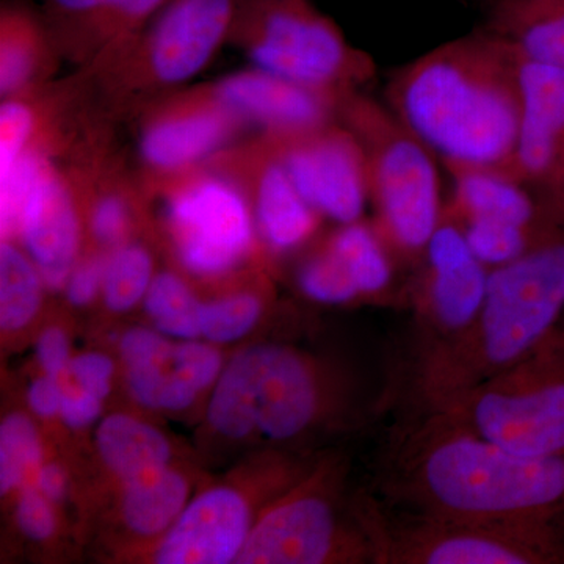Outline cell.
Returning a JSON list of instances; mask_svg holds the SVG:
<instances>
[{"instance_id":"cell-1","label":"cell","mask_w":564,"mask_h":564,"mask_svg":"<svg viewBox=\"0 0 564 564\" xmlns=\"http://www.w3.org/2000/svg\"><path fill=\"white\" fill-rule=\"evenodd\" d=\"M383 491L403 510L564 534V455H518L434 414L393 443Z\"/></svg>"},{"instance_id":"cell-2","label":"cell","mask_w":564,"mask_h":564,"mask_svg":"<svg viewBox=\"0 0 564 564\" xmlns=\"http://www.w3.org/2000/svg\"><path fill=\"white\" fill-rule=\"evenodd\" d=\"M386 101L447 169L510 170L521 124L519 57L484 28L397 69Z\"/></svg>"},{"instance_id":"cell-3","label":"cell","mask_w":564,"mask_h":564,"mask_svg":"<svg viewBox=\"0 0 564 564\" xmlns=\"http://www.w3.org/2000/svg\"><path fill=\"white\" fill-rule=\"evenodd\" d=\"M564 317V226L521 258L489 272L485 300L474 321L417 351L411 399L433 410L532 355Z\"/></svg>"},{"instance_id":"cell-4","label":"cell","mask_w":564,"mask_h":564,"mask_svg":"<svg viewBox=\"0 0 564 564\" xmlns=\"http://www.w3.org/2000/svg\"><path fill=\"white\" fill-rule=\"evenodd\" d=\"M339 120L364 151L378 231L403 261H421L444 207L436 155L388 106L350 91Z\"/></svg>"},{"instance_id":"cell-5","label":"cell","mask_w":564,"mask_h":564,"mask_svg":"<svg viewBox=\"0 0 564 564\" xmlns=\"http://www.w3.org/2000/svg\"><path fill=\"white\" fill-rule=\"evenodd\" d=\"M434 414L518 455H564V328L521 362L448 400Z\"/></svg>"},{"instance_id":"cell-6","label":"cell","mask_w":564,"mask_h":564,"mask_svg":"<svg viewBox=\"0 0 564 564\" xmlns=\"http://www.w3.org/2000/svg\"><path fill=\"white\" fill-rule=\"evenodd\" d=\"M232 35L256 68L317 90L347 95L377 74L373 58L310 0H236Z\"/></svg>"},{"instance_id":"cell-7","label":"cell","mask_w":564,"mask_h":564,"mask_svg":"<svg viewBox=\"0 0 564 564\" xmlns=\"http://www.w3.org/2000/svg\"><path fill=\"white\" fill-rule=\"evenodd\" d=\"M388 508L369 505L364 518L373 563L564 564V534Z\"/></svg>"},{"instance_id":"cell-8","label":"cell","mask_w":564,"mask_h":564,"mask_svg":"<svg viewBox=\"0 0 564 564\" xmlns=\"http://www.w3.org/2000/svg\"><path fill=\"white\" fill-rule=\"evenodd\" d=\"M2 232L20 234L44 284L61 289L77 263L80 221L66 180L40 148L0 174Z\"/></svg>"},{"instance_id":"cell-9","label":"cell","mask_w":564,"mask_h":564,"mask_svg":"<svg viewBox=\"0 0 564 564\" xmlns=\"http://www.w3.org/2000/svg\"><path fill=\"white\" fill-rule=\"evenodd\" d=\"M166 181V220L185 269L199 276L231 272L252 243L250 203L236 174L192 170Z\"/></svg>"},{"instance_id":"cell-10","label":"cell","mask_w":564,"mask_h":564,"mask_svg":"<svg viewBox=\"0 0 564 564\" xmlns=\"http://www.w3.org/2000/svg\"><path fill=\"white\" fill-rule=\"evenodd\" d=\"M296 191L318 215L361 220L369 196L366 158L355 133L337 120L293 135H267Z\"/></svg>"},{"instance_id":"cell-11","label":"cell","mask_w":564,"mask_h":564,"mask_svg":"<svg viewBox=\"0 0 564 564\" xmlns=\"http://www.w3.org/2000/svg\"><path fill=\"white\" fill-rule=\"evenodd\" d=\"M421 261L415 300L423 334L417 351L452 339L474 321L491 272L474 254L447 206Z\"/></svg>"},{"instance_id":"cell-12","label":"cell","mask_w":564,"mask_h":564,"mask_svg":"<svg viewBox=\"0 0 564 564\" xmlns=\"http://www.w3.org/2000/svg\"><path fill=\"white\" fill-rule=\"evenodd\" d=\"M345 558L373 562L366 532L340 533L336 510L322 489H300L263 516L237 563L321 564Z\"/></svg>"},{"instance_id":"cell-13","label":"cell","mask_w":564,"mask_h":564,"mask_svg":"<svg viewBox=\"0 0 564 564\" xmlns=\"http://www.w3.org/2000/svg\"><path fill=\"white\" fill-rule=\"evenodd\" d=\"M519 84L521 124L510 172L564 225V68L519 57Z\"/></svg>"},{"instance_id":"cell-14","label":"cell","mask_w":564,"mask_h":564,"mask_svg":"<svg viewBox=\"0 0 564 564\" xmlns=\"http://www.w3.org/2000/svg\"><path fill=\"white\" fill-rule=\"evenodd\" d=\"M236 0H170L147 35L131 41L144 51L148 79L172 87L202 73L231 35Z\"/></svg>"},{"instance_id":"cell-15","label":"cell","mask_w":564,"mask_h":564,"mask_svg":"<svg viewBox=\"0 0 564 564\" xmlns=\"http://www.w3.org/2000/svg\"><path fill=\"white\" fill-rule=\"evenodd\" d=\"M243 120L214 90L184 96L144 122L140 155L162 180L192 172L232 139Z\"/></svg>"},{"instance_id":"cell-16","label":"cell","mask_w":564,"mask_h":564,"mask_svg":"<svg viewBox=\"0 0 564 564\" xmlns=\"http://www.w3.org/2000/svg\"><path fill=\"white\" fill-rule=\"evenodd\" d=\"M212 90L243 121L262 126L267 135H293L339 120L345 96L282 79L259 68L231 74Z\"/></svg>"},{"instance_id":"cell-17","label":"cell","mask_w":564,"mask_h":564,"mask_svg":"<svg viewBox=\"0 0 564 564\" xmlns=\"http://www.w3.org/2000/svg\"><path fill=\"white\" fill-rule=\"evenodd\" d=\"M256 350L254 411L258 429L270 440H292L321 417V378L313 364L289 348L259 345Z\"/></svg>"},{"instance_id":"cell-18","label":"cell","mask_w":564,"mask_h":564,"mask_svg":"<svg viewBox=\"0 0 564 564\" xmlns=\"http://www.w3.org/2000/svg\"><path fill=\"white\" fill-rule=\"evenodd\" d=\"M250 534V510L232 489H212L188 505L162 541L161 564L236 562Z\"/></svg>"},{"instance_id":"cell-19","label":"cell","mask_w":564,"mask_h":564,"mask_svg":"<svg viewBox=\"0 0 564 564\" xmlns=\"http://www.w3.org/2000/svg\"><path fill=\"white\" fill-rule=\"evenodd\" d=\"M247 182L256 220L270 247L278 251L293 250L313 236L318 214L296 191L267 139L248 152Z\"/></svg>"},{"instance_id":"cell-20","label":"cell","mask_w":564,"mask_h":564,"mask_svg":"<svg viewBox=\"0 0 564 564\" xmlns=\"http://www.w3.org/2000/svg\"><path fill=\"white\" fill-rule=\"evenodd\" d=\"M447 170L454 181V193L445 206L456 220L500 221L538 229L564 226L549 215L510 170L470 166Z\"/></svg>"},{"instance_id":"cell-21","label":"cell","mask_w":564,"mask_h":564,"mask_svg":"<svg viewBox=\"0 0 564 564\" xmlns=\"http://www.w3.org/2000/svg\"><path fill=\"white\" fill-rule=\"evenodd\" d=\"M484 29L525 61L564 68V0H486Z\"/></svg>"},{"instance_id":"cell-22","label":"cell","mask_w":564,"mask_h":564,"mask_svg":"<svg viewBox=\"0 0 564 564\" xmlns=\"http://www.w3.org/2000/svg\"><path fill=\"white\" fill-rule=\"evenodd\" d=\"M57 47L44 17L20 3H3L0 11V91L18 98L32 91Z\"/></svg>"},{"instance_id":"cell-23","label":"cell","mask_w":564,"mask_h":564,"mask_svg":"<svg viewBox=\"0 0 564 564\" xmlns=\"http://www.w3.org/2000/svg\"><path fill=\"white\" fill-rule=\"evenodd\" d=\"M96 444L104 463L128 484L161 473L172 455L161 432L124 414L110 415L99 425Z\"/></svg>"},{"instance_id":"cell-24","label":"cell","mask_w":564,"mask_h":564,"mask_svg":"<svg viewBox=\"0 0 564 564\" xmlns=\"http://www.w3.org/2000/svg\"><path fill=\"white\" fill-rule=\"evenodd\" d=\"M347 267L361 295H384L393 281V251L377 225L352 221L326 243Z\"/></svg>"},{"instance_id":"cell-25","label":"cell","mask_w":564,"mask_h":564,"mask_svg":"<svg viewBox=\"0 0 564 564\" xmlns=\"http://www.w3.org/2000/svg\"><path fill=\"white\" fill-rule=\"evenodd\" d=\"M188 485L180 474L163 469L128 484L126 524L144 536L165 532L177 521L187 500Z\"/></svg>"},{"instance_id":"cell-26","label":"cell","mask_w":564,"mask_h":564,"mask_svg":"<svg viewBox=\"0 0 564 564\" xmlns=\"http://www.w3.org/2000/svg\"><path fill=\"white\" fill-rule=\"evenodd\" d=\"M256 347L240 351L221 373L209 404V422L225 436H248L258 426L254 411Z\"/></svg>"},{"instance_id":"cell-27","label":"cell","mask_w":564,"mask_h":564,"mask_svg":"<svg viewBox=\"0 0 564 564\" xmlns=\"http://www.w3.org/2000/svg\"><path fill=\"white\" fill-rule=\"evenodd\" d=\"M43 282L31 256L3 240L0 247V325L3 329L24 328L35 317Z\"/></svg>"},{"instance_id":"cell-28","label":"cell","mask_w":564,"mask_h":564,"mask_svg":"<svg viewBox=\"0 0 564 564\" xmlns=\"http://www.w3.org/2000/svg\"><path fill=\"white\" fill-rule=\"evenodd\" d=\"M120 0H46L43 17L57 46L96 51Z\"/></svg>"},{"instance_id":"cell-29","label":"cell","mask_w":564,"mask_h":564,"mask_svg":"<svg viewBox=\"0 0 564 564\" xmlns=\"http://www.w3.org/2000/svg\"><path fill=\"white\" fill-rule=\"evenodd\" d=\"M144 306L163 334L187 340L202 334L203 304L176 274L159 273L152 278Z\"/></svg>"},{"instance_id":"cell-30","label":"cell","mask_w":564,"mask_h":564,"mask_svg":"<svg viewBox=\"0 0 564 564\" xmlns=\"http://www.w3.org/2000/svg\"><path fill=\"white\" fill-rule=\"evenodd\" d=\"M459 225L474 254L491 270L516 261L538 243L543 242L545 237L562 228V226L552 229L527 228V226L489 220L459 221Z\"/></svg>"},{"instance_id":"cell-31","label":"cell","mask_w":564,"mask_h":564,"mask_svg":"<svg viewBox=\"0 0 564 564\" xmlns=\"http://www.w3.org/2000/svg\"><path fill=\"white\" fill-rule=\"evenodd\" d=\"M152 258L141 245H120L106 259L102 295L115 313L132 310L152 282Z\"/></svg>"},{"instance_id":"cell-32","label":"cell","mask_w":564,"mask_h":564,"mask_svg":"<svg viewBox=\"0 0 564 564\" xmlns=\"http://www.w3.org/2000/svg\"><path fill=\"white\" fill-rule=\"evenodd\" d=\"M41 445L31 419L11 414L0 426V489L13 491L39 466Z\"/></svg>"},{"instance_id":"cell-33","label":"cell","mask_w":564,"mask_h":564,"mask_svg":"<svg viewBox=\"0 0 564 564\" xmlns=\"http://www.w3.org/2000/svg\"><path fill=\"white\" fill-rule=\"evenodd\" d=\"M169 362L128 369L129 389L137 402L152 410L169 411L185 410L195 402L198 389L174 372L173 367L166 370Z\"/></svg>"},{"instance_id":"cell-34","label":"cell","mask_w":564,"mask_h":564,"mask_svg":"<svg viewBox=\"0 0 564 564\" xmlns=\"http://www.w3.org/2000/svg\"><path fill=\"white\" fill-rule=\"evenodd\" d=\"M299 284L304 295L326 304H343L361 296L347 267L328 245L307 259L300 270Z\"/></svg>"},{"instance_id":"cell-35","label":"cell","mask_w":564,"mask_h":564,"mask_svg":"<svg viewBox=\"0 0 564 564\" xmlns=\"http://www.w3.org/2000/svg\"><path fill=\"white\" fill-rule=\"evenodd\" d=\"M261 315V302L250 293L203 304L202 334L212 343L226 344L250 332Z\"/></svg>"},{"instance_id":"cell-36","label":"cell","mask_w":564,"mask_h":564,"mask_svg":"<svg viewBox=\"0 0 564 564\" xmlns=\"http://www.w3.org/2000/svg\"><path fill=\"white\" fill-rule=\"evenodd\" d=\"M40 117L24 96L9 98L0 107V174L9 172L35 147Z\"/></svg>"},{"instance_id":"cell-37","label":"cell","mask_w":564,"mask_h":564,"mask_svg":"<svg viewBox=\"0 0 564 564\" xmlns=\"http://www.w3.org/2000/svg\"><path fill=\"white\" fill-rule=\"evenodd\" d=\"M131 225V204L121 188H106L90 210V231L104 247H120Z\"/></svg>"},{"instance_id":"cell-38","label":"cell","mask_w":564,"mask_h":564,"mask_svg":"<svg viewBox=\"0 0 564 564\" xmlns=\"http://www.w3.org/2000/svg\"><path fill=\"white\" fill-rule=\"evenodd\" d=\"M170 366L174 372L202 391L220 373L221 356L209 345L185 343L173 347Z\"/></svg>"},{"instance_id":"cell-39","label":"cell","mask_w":564,"mask_h":564,"mask_svg":"<svg viewBox=\"0 0 564 564\" xmlns=\"http://www.w3.org/2000/svg\"><path fill=\"white\" fill-rule=\"evenodd\" d=\"M121 356L128 369L169 362L173 347L159 333L132 328L122 337Z\"/></svg>"},{"instance_id":"cell-40","label":"cell","mask_w":564,"mask_h":564,"mask_svg":"<svg viewBox=\"0 0 564 564\" xmlns=\"http://www.w3.org/2000/svg\"><path fill=\"white\" fill-rule=\"evenodd\" d=\"M47 500L43 492L33 488H25L18 500V525L32 540H46L54 532V513Z\"/></svg>"},{"instance_id":"cell-41","label":"cell","mask_w":564,"mask_h":564,"mask_svg":"<svg viewBox=\"0 0 564 564\" xmlns=\"http://www.w3.org/2000/svg\"><path fill=\"white\" fill-rule=\"evenodd\" d=\"M70 372L82 391L101 400L109 395L111 375H113V362L110 361L109 356L85 352L70 364Z\"/></svg>"},{"instance_id":"cell-42","label":"cell","mask_w":564,"mask_h":564,"mask_svg":"<svg viewBox=\"0 0 564 564\" xmlns=\"http://www.w3.org/2000/svg\"><path fill=\"white\" fill-rule=\"evenodd\" d=\"M106 261L101 258L85 259L76 263L66 281V296L74 306H87L102 291Z\"/></svg>"},{"instance_id":"cell-43","label":"cell","mask_w":564,"mask_h":564,"mask_svg":"<svg viewBox=\"0 0 564 564\" xmlns=\"http://www.w3.org/2000/svg\"><path fill=\"white\" fill-rule=\"evenodd\" d=\"M39 359L46 375L57 378L69 361V344L66 334L58 328L46 329L40 336Z\"/></svg>"},{"instance_id":"cell-44","label":"cell","mask_w":564,"mask_h":564,"mask_svg":"<svg viewBox=\"0 0 564 564\" xmlns=\"http://www.w3.org/2000/svg\"><path fill=\"white\" fill-rule=\"evenodd\" d=\"M61 414L73 429L90 425L101 414V399L80 389L79 393L63 397Z\"/></svg>"},{"instance_id":"cell-45","label":"cell","mask_w":564,"mask_h":564,"mask_svg":"<svg viewBox=\"0 0 564 564\" xmlns=\"http://www.w3.org/2000/svg\"><path fill=\"white\" fill-rule=\"evenodd\" d=\"M63 397L65 393L62 392L57 378L51 375L40 378L29 389V404L41 417H52L61 413Z\"/></svg>"},{"instance_id":"cell-46","label":"cell","mask_w":564,"mask_h":564,"mask_svg":"<svg viewBox=\"0 0 564 564\" xmlns=\"http://www.w3.org/2000/svg\"><path fill=\"white\" fill-rule=\"evenodd\" d=\"M39 488L50 500H61L66 492V475L57 464H47L39 473Z\"/></svg>"},{"instance_id":"cell-47","label":"cell","mask_w":564,"mask_h":564,"mask_svg":"<svg viewBox=\"0 0 564 564\" xmlns=\"http://www.w3.org/2000/svg\"><path fill=\"white\" fill-rule=\"evenodd\" d=\"M562 326H563V328H564V317H563Z\"/></svg>"}]
</instances>
